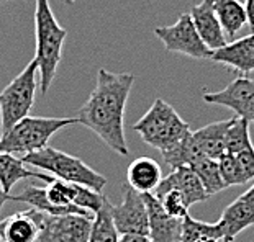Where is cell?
I'll list each match as a JSON object with an SVG mask.
<instances>
[{"mask_svg":"<svg viewBox=\"0 0 254 242\" xmlns=\"http://www.w3.org/2000/svg\"><path fill=\"white\" fill-rule=\"evenodd\" d=\"M7 201H8V193H5L2 190V187H0V211H2V208Z\"/></svg>","mask_w":254,"mask_h":242,"instance_id":"f546056e","label":"cell"},{"mask_svg":"<svg viewBox=\"0 0 254 242\" xmlns=\"http://www.w3.org/2000/svg\"><path fill=\"white\" fill-rule=\"evenodd\" d=\"M75 118L25 116L0 136V152L30 154L48 146L50 139L63 128L75 125Z\"/></svg>","mask_w":254,"mask_h":242,"instance_id":"5b68a950","label":"cell"},{"mask_svg":"<svg viewBox=\"0 0 254 242\" xmlns=\"http://www.w3.org/2000/svg\"><path fill=\"white\" fill-rule=\"evenodd\" d=\"M133 131L163 155L181 146L190 134V128L169 103L156 98L149 110L133 125Z\"/></svg>","mask_w":254,"mask_h":242,"instance_id":"3957f363","label":"cell"},{"mask_svg":"<svg viewBox=\"0 0 254 242\" xmlns=\"http://www.w3.org/2000/svg\"><path fill=\"white\" fill-rule=\"evenodd\" d=\"M169 190H177L179 193H182V196L186 198L189 208L192 205H195V203H202L205 200H208V195L205 193L202 182L198 180L195 172L190 167L172 169L169 175L161 179L159 185L154 188L153 195L159 196Z\"/></svg>","mask_w":254,"mask_h":242,"instance_id":"4fadbf2b","label":"cell"},{"mask_svg":"<svg viewBox=\"0 0 254 242\" xmlns=\"http://www.w3.org/2000/svg\"><path fill=\"white\" fill-rule=\"evenodd\" d=\"M40 224L33 209L10 214L0 221V242H38Z\"/></svg>","mask_w":254,"mask_h":242,"instance_id":"e0dca14e","label":"cell"},{"mask_svg":"<svg viewBox=\"0 0 254 242\" xmlns=\"http://www.w3.org/2000/svg\"><path fill=\"white\" fill-rule=\"evenodd\" d=\"M25 165H31L35 169L48 172L51 177L67 184H79L92 188L94 192L102 193L107 185V179L99 172L92 170L84 160L79 157L58 150L51 146H46L35 152L25 154L21 157Z\"/></svg>","mask_w":254,"mask_h":242,"instance_id":"277c9868","label":"cell"},{"mask_svg":"<svg viewBox=\"0 0 254 242\" xmlns=\"http://www.w3.org/2000/svg\"><path fill=\"white\" fill-rule=\"evenodd\" d=\"M189 167L195 172L198 180L202 182L205 193L208 195V198L212 195H217V193H220L221 190L226 188L223 179H221V174H220L218 160L208 159V157H200L197 160H193Z\"/></svg>","mask_w":254,"mask_h":242,"instance_id":"603a6c76","label":"cell"},{"mask_svg":"<svg viewBox=\"0 0 254 242\" xmlns=\"http://www.w3.org/2000/svg\"><path fill=\"white\" fill-rule=\"evenodd\" d=\"M213 62L225 64L233 67L241 74H250L254 71V33L243 36L240 40H233L220 49L213 51Z\"/></svg>","mask_w":254,"mask_h":242,"instance_id":"2e32d148","label":"cell"},{"mask_svg":"<svg viewBox=\"0 0 254 242\" xmlns=\"http://www.w3.org/2000/svg\"><path fill=\"white\" fill-rule=\"evenodd\" d=\"M38 90V64L33 59L0 92V134L28 116Z\"/></svg>","mask_w":254,"mask_h":242,"instance_id":"8992f818","label":"cell"},{"mask_svg":"<svg viewBox=\"0 0 254 242\" xmlns=\"http://www.w3.org/2000/svg\"><path fill=\"white\" fill-rule=\"evenodd\" d=\"M245 10H246L248 23L254 30V0H245Z\"/></svg>","mask_w":254,"mask_h":242,"instance_id":"f1b7e54d","label":"cell"},{"mask_svg":"<svg viewBox=\"0 0 254 242\" xmlns=\"http://www.w3.org/2000/svg\"><path fill=\"white\" fill-rule=\"evenodd\" d=\"M35 36V61L38 64V74H40V90L43 95H46L56 77L58 66L63 57V46L67 36V30L58 23L53 13L50 0H36Z\"/></svg>","mask_w":254,"mask_h":242,"instance_id":"7a4b0ae2","label":"cell"},{"mask_svg":"<svg viewBox=\"0 0 254 242\" xmlns=\"http://www.w3.org/2000/svg\"><path fill=\"white\" fill-rule=\"evenodd\" d=\"M213 8L226 41L231 43L248 23L245 3L240 0H213Z\"/></svg>","mask_w":254,"mask_h":242,"instance_id":"ffe728a7","label":"cell"},{"mask_svg":"<svg viewBox=\"0 0 254 242\" xmlns=\"http://www.w3.org/2000/svg\"><path fill=\"white\" fill-rule=\"evenodd\" d=\"M238 167L243 175V179L248 184L250 180H254V146L243 150L240 154H235Z\"/></svg>","mask_w":254,"mask_h":242,"instance_id":"4316f807","label":"cell"},{"mask_svg":"<svg viewBox=\"0 0 254 242\" xmlns=\"http://www.w3.org/2000/svg\"><path fill=\"white\" fill-rule=\"evenodd\" d=\"M134 75L129 72H110L99 69L95 87L87 101L79 108L75 120L94 131L113 152L128 155V144L123 130V118Z\"/></svg>","mask_w":254,"mask_h":242,"instance_id":"6da1fadb","label":"cell"},{"mask_svg":"<svg viewBox=\"0 0 254 242\" xmlns=\"http://www.w3.org/2000/svg\"><path fill=\"white\" fill-rule=\"evenodd\" d=\"M189 15H190L198 36L202 38V41L207 45L208 49L217 51L225 45H228L217 18V13H215L213 0H200L197 5H193Z\"/></svg>","mask_w":254,"mask_h":242,"instance_id":"5bb4252c","label":"cell"},{"mask_svg":"<svg viewBox=\"0 0 254 242\" xmlns=\"http://www.w3.org/2000/svg\"><path fill=\"white\" fill-rule=\"evenodd\" d=\"M40 224L38 242H87L92 218L82 214H46L35 211Z\"/></svg>","mask_w":254,"mask_h":242,"instance_id":"ba28073f","label":"cell"},{"mask_svg":"<svg viewBox=\"0 0 254 242\" xmlns=\"http://www.w3.org/2000/svg\"><path fill=\"white\" fill-rule=\"evenodd\" d=\"M218 167H220V174L221 179H223L226 188L231 185H245L246 182L243 179L240 167H238L236 157L235 154H223L218 159Z\"/></svg>","mask_w":254,"mask_h":242,"instance_id":"484cf974","label":"cell"},{"mask_svg":"<svg viewBox=\"0 0 254 242\" xmlns=\"http://www.w3.org/2000/svg\"><path fill=\"white\" fill-rule=\"evenodd\" d=\"M156 198H158L159 203L163 205L164 211L167 214H171L172 218L182 219L189 214V205H187L186 198H184L182 193H179L177 190H169Z\"/></svg>","mask_w":254,"mask_h":242,"instance_id":"d4e9b609","label":"cell"},{"mask_svg":"<svg viewBox=\"0 0 254 242\" xmlns=\"http://www.w3.org/2000/svg\"><path fill=\"white\" fill-rule=\"evenodd\" d=\"M221 242H233V241H221Z\"/></svg>","mask_w":254,"mask_h":242,"instance_id":"1f68e13d","label":"cell"},{"mask_svg":"<svg viewBox=\"0 0 254 242\" xmlns=\"http://www.w3.org/2000/svg\"><path fill=\"white\" fill-rule=\"evenodd\" d=\"M250 147H253L250 123L238 116L231 118L228 131H226V154H240Z\"/></svg>","mask_w":254,"mask_h":242,"instance_id":"cb8c5ba5","label":"cell"},{"mask_svg":"<svg viewBox=\"0 0 254 242\" xmlns=\"http://www.w3.org/2000/svg\"><path fill=\"white\" fill-rule=\"evenodd\" d=\"M161 179L163 175H161L159 164L151 157H138L128 165L127 185L139 193H153Z\"/></svg>","mask_w":254,"mask_h":242,"instance_id":"d6986e66","label":"cell"},{"mask_svg":"<svg viewBox=\"0 0 254 242\" xmlns=\"http://www.w3.org/2000/svg\"><path fill=\"white\" fill-rule=\"evenodd\" d=\"M223 241H233L240 233L254 224V185L225 208L220 218Z\"/></svg>","mask_w":254,"mask_h":242,"instance_id":"8fae6325","label":"cell"},{"mask_svg":"<svg viewBox=\"0 0 254 242\" xmlns=\"http://www.w3.org/2000/svg\"><path fill=\"white\" fill-rule=\"evenodd\" d=\"M118 242H153L149 239V236H141V234H123L120 236Z\"/></svg>","mask_w":254,"mask_h":242,"instance_id":"83f0119b","label":"cell"},{"mask_svg":"<svg viewBox=\"0 0 254 242\" xmlns=\"http://www.w3.org/2000/svg\"><path fill=\"white\" fill-rule=\"evenodd\" d=\"M231 123L230 120L215 121L190 133V143L198 157H208L218 160L226 154V131Z\"/></svg>","mask_w":254,"mask_h":242,"instance_id":"9a60e30c","label":"cell"},{"mask_svg":"<svg viewBox=\"0 0 254 242\" xmlns=\"http://www.w3.org/2000/svg\"><path fill=\"white\" fill-rule=\"evenodd\" d=\"M207 103L221 105L233 110L238 118L254 123V80L238 77L220 92H207L202 95Z\"/></svg>","mask_w":254,"mask_h":242,"instance_id":"30bf717a","label":"cell"},{"mask_svg":"<svg viewBox=\"0 0 254 242\" xmlns=\"http://www.w3.org/2000/svg\"><path fill=\"white\" fill-rule=\"evenodd\" d=\"M112 219L120 236H148V206H146L143 193L133 190L129 185H125L122 203L112 205Z\"/></svg>","mask_w":254,"mask_h":242,"instance_id":"9c48e42d","label":"cell"},{"mask_svg":"<svg viewBox=\"0 0 254 242\" xmlns=\"http://www.w3.org/2000/svg\"><path fill=\"white\" fill-rule=\"evenodd\" d=\"M118 239L120 234L112 219V203L109 198H105L104 205L94 213L87 242H118Z\"/></svg>","mask_w":254,"mask_h":242,"instance_id":"44dd1931","label":"cell"},{"mask_svg":"<svg viewBox=\"0 0 254 242\" xmlns=\"http://www.w3.org/2000/svg\"><path fill=\"white\" fill-rule=\"evenodd\" d=\"M221 242L223 241V233L218 223L208 224L203 221L190 218L187 214L182 218V229H181V242Z\"/></svg>","mask_w":254,"mask_h":242,"instance_id":"7402d4cb","label":"cell"},{"mask_svg":"<svg viewBox=\"0 0 254 242\" xmlns=\"http://www.w3.org/2000/svg\"><path fill=\"white\" fill-rule=\"evenodd\" d=\"M28 179L43 180L46 184H50V182L55 180V177H51L50 174H41V170L35 172L26 169L23 160L17 157L15 154L0 152V187H2V190L5 193L10 195L12 188L20 180H28Z\"/></svg>","mask_w":254,"mask_h":242,"instance_id":"ac0fdd59","label":"cell"},{"mask_svg":"<svg viewBox=\"0 0 254 242\" xmlns=\"http://www.w3.org/2000/svg\"><path fill=\"white\" fill-rule=\"evenodd\" d=\"M154 35L171 52H181L193 59H210L213 54V51L208 49L198 36L189 13H181L176 23L171 26H158Z\"/></svg>","mask_w":254,"mask_h":242,"instance_id":"52a82bcc","label":"cell"},{"mask_svg":"<svg viewBox=\"0 0 254 242\" xmlns=\"http://www.w3.org/2000/svg\"><path fill=\"white\" fill-rule=\"evenodd\" d=\"M148 206V236L153 242H181L182 219L172 218L153 193H143Z\"/></svg>","mask_w":254,"mask_h":242,"instance_id":"7c38bea8","label":"cell"},{"mask_svg":"<svg viewBox=\"0 0 254 242\" xmlns=\"http://www.w3.org/2000/svg\"><path fill=\"white\" fill-rule=\"evenodd\" d=\"M8 0H0V5H3V3H7Z\"/></svg>","mask_w":254,"mask_h":242,"instance_id":"4dcf8cb0","label":"cell"}]
</instances>
